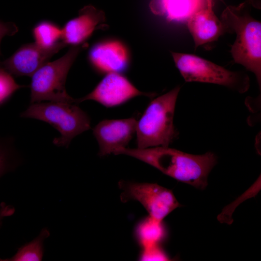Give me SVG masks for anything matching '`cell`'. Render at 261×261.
Wrapping results in <instances>:
<instances>
[{
  "mask_svg": "<svg viewBox=\"0 0 261 261\" xmlns=\"http://www.w3.org/2000/svg\"><path fill=\"white\" fill-rule=\"evenodd\" d=\"M114 154L136 158L166 175L200 189H204L207 186L209 174L217 163V157L212 152L193 155L169 146L124 147L117 150Z\"/></svg>",
  "mask_w": 261,
  "mask_h": 261,
  "instance_id": "1",
  "label": "cell"
},
{
  "mask_svg": "<svg viewBox=\"0 0 261 261\" xmlns=\"http://www.w3.org/2000/svg\"><path fill=\"white\" fill-rule=\"evenodd\" d=\"M251 7L250 0L228 6L220 19L225 33L236 35L230 50L233 61L254 73L261 89V22L252 15Z\"/></svg>",
  "mask_w": 261,
  "mask_h": 261,
  "instance_id": "2",
  "label": "cell"
},
{
  "mask_svg": "<svg viewBox=\"0 0 261 261\" xmlns=\"http://www.w3.org/2000/svg\"><path fill=\"white\" fill-rule=\"evenodd\" d=\"M180 86L153 100L137 121V148L169 146L177 138L174 124L175 107Z\"/></svg>",
  "mask_w": 261,
  "mask_h": 261,
  "instance_id": "3",
  "label": "cell"
},
{
  "mask_svg": "<svg viewBox=\"0 0 261 261\" xmlns=\"http://www.w3.org/2000/svg\"><path fill=\"white\" fill-rule=\"evenodd\" d=\"M78 104L76 99L72 102L31 103L20 116L50 124L60 134L53 140V143L58 146L67 147L73 138L90 129V118Z\"/></svg>",
  "mask_w": 261,
  "mask_h": 261,
  "instance_id": "4",
  "label": "cell"
},
{
  "mask_svg": "<svg viewBox=\"0 0 261 261\" xmlns=\"http://www.w3.org/2000/svg\"><path fill=\"white\" fill-rule=\"evenodd\" d=\"M87 44L72 46L62 57L48 62L31 77L30 103L48 101L72 102L76 99L67 92L65 83L68 72Z\"/></svg>",
  "mask_w": 261,
  "mask_h": 261,
  "instance_id": "5",
  "label": "cell"
},
{
  "mask_svg": "<svg viewBox=\"0 0 261 261\" xmlns=\"http://www.w3.org/2000/svg\"><path fill=\"white\" fill-rule=\"evenodd\" d=\"M176 68L187 82H197L218 85L239 93L250 87L248 75L241 71H232L199 56L172 52Z\"/></svg>",
  "mask_w": 261,
  "mask_h": 261,
  "instance_id": "6",
  "label": "cell"
},
{
  "mask_svg": "<svg viewBox=\"0 0 261 261\" xmlns=\"http://www.w3.org/2000/svg\"><path fill=\"white\" fill-rule=\"evenodd\" d=\"M123 196L138 201L150 217L161 221L180 206L171 190L155 183L127 184Z\"/></svg>",
  "mask_w": 261,
  "mask_h": 261,
  "instance_id": "7",
  "label": "cell"
},
{
  "mask_svg": "<svg viewBox=\"0 0 261 261\" xmlns=\"http://www.w3.org/2000/svg\"><path fill=\"white\" fill-rule=\"evenodd\" d=\"M139 96L152 97L154 94L140 91L121 73L113 72L106 74L91 92L76 100L79 103L92 100L106 107H113Z\"/></svg>",
  "mask_w": 261,
  "mask_h": 261,
  "instance_id": "8",
  "label": "cell"
},
{
  "mask_svg": "<svg viewBox=\"0 0 261 261\" xmlns=\"http://www.w3.org/2000/svg\"><path fill=\"white\" fill-rule=\"evenodd\" d=\"M137 122L134 117L100 122L93 130L99 145V155L114 154L117 150L126 147L136 132Z\"/></svg>",
  "mask_w": 261,
  "mask_h": 261,
  "instance_id": "9",
  "label": "cell"
},
{
  "mask_svg": "<svg viewBox=\"0 0 261 261\" xmlns=\"http://www.w3.org/2000/svg\"><path fill=\"white\" fill-rule=\"evenodd\" d=\"M66 46L62 44L53 49H45L35 43L26 44L3 61L0 66L12 75L31 76L48 62L53 55Z\"/></svg>",
  "mask_w": 261,
  "mask_h": 261,
  "instance_id": "10",
  "label": "cell"
},
{
  "mask_svg": "<svg viewBox=\"0 0 261 261\" xmlns=\"http://www.w3.org/2000/svg\"><path fill=\"white\" fill-rule=\"evenodd\" d=\"M88 59L97 72L106 74L126 71L130 60L125 45L116 40L101 41L93 45L88 52Z\"/></svg>",
  "mask_w": 261,
  "mask_h": 261,
  "instance_id": "11",
  "label": "cell"
},
{
  "mask_svg": "<svg viewBox=\"0 0 261 261\" xmlns=\"http://www.w3.org/2000/svg\"><path fill=\"white\" fill-rule=\"evenodd\" d=\"M105 14L92 5L81 9L77 16L68 21L61 28V41L72 46L85 44L93 32L105 26Z\"/></svg>",
  "mask_w": 261,
  "mask_h": 261,
  "instance_id": "12",
  "label": "cell"
},
{
  "mask_svg": "<svg viewBox=\"0 0 261 261\" xmlns=\"http://www.w3.org/2000/svg\"><path fill=\"white\" fill-rule=\"evenodd\" d=\"M188 29L192 36L194 49L214 42L225 34L222 23L212 7L199 11L187 20Z\"/></svg>",
  "mask_w": 261,
  "mask_h": 261,
  "instance_id": "13",
  "label": "cell"
},
{
  "mask_svg": "<svg viewBox=\"0 0 261 261\" xmlns=\"http://www.w3.org/2000/svg\"><path fill=\"white\" fill-rule=\"evenodd\" d=\"M151 11L170 21L187 20L196 12L208 7L207 0H151Z\"/></svg>",
  "mask_w": 261,
  "mask_h": 261,
  "instance_id": "14",
  "label": "cell"
},
{
  "mask_svg": "<svg viewBox=\"0 0 261 261\" xmlns=\"http://www.w3.org/2000/svg\"><path fill=\"white\" fill-rule=\"evenodd\" d=\"M32 34L34 43L45 49L65 44L61 41V28L50 21L45 20L37 24L32 29Z\"/></svg>",
  "mask_w": 261,
  "mask_h": 261,
  "instance_id": "15",
  "label": "cell"
},
{
  "mask_svg": "<svg viewBox=\"0 0 261 261\" xmlns=\"http://www.w3.org/2000/svg\"><path fill=\"white\" fill-rule=\"evenodd\" d=\"M137 235L143 248L158 245L165 234L162 221L150 216L138 226Z\"/></svg>",
  "mask_w": 261,
  "mask_h": 261,
  "instance_id": "16",
  "label": "cell"
},
{
  "mask_svg": "<svg viewBox=\"0 0 261 261\" xmlns=\"http://www.w3.org/2000/svg\"><path fill=\"white\" fill-rule=\"evenodd\" d=\"M49 234L48 230L44 229L37 238L20 247L13 257L0 259V261H42L44 253L43 242Z\"/></svg>",
  "mask_w": 261,
  "mask_h": 261,
  "instance_id": "17",
  "label": "cell"
},
{
  "mask_svg": "<svg viewBox=\"0 0 261 261\" xmlns=\"http://www.w3.org/2000/svg\"><path fill=\"white\" fill-rule=\"evenodd\" d=\"M14 143L13 138L0 136V177L15 166Z\"/></svg>",
  "mask_w": 261,
  "mask_h": 261,
  "instance_id": "18",
  "label": "cell"
},
{
  "mask_svg": "<svg viewBox=\"0 0 261 261\" xmlns=\"http://www.w3.org/2000/svg\"><path fill=\"white\" fill-rule=\"evenodd\" d=\"M25 87L16 83L12 75L0 66V105L19 89Z\"/></svg>",
  "mask_w": 261,
  "mask_h": 261,
  "instance_id": "19",
  "label": "cell"
},
{
  "mask_svg": "<svg viewBox=\"0 0 261 261\" xmlns=\"http://www.w3.org/2000/svg\"><path fill=\"white\" fill-rule=\"evenodd\" d=\"M141 261H168L169 258L158 245L143 248Z\"/></svg>",
  "mask_w": 261,
  "mask_h": 261,
  "instance_id": "20",
  "label": "cell"
},
{
  "mask_svg": "<svg viewBox=\"0 0 261 261\" xmlns=\"http://www.w3.org/2000/svg\"><path fill=\"white\" fill-rule=\"evenodd\" d=\"M17 26L13 22H3L0 20V44L2 38L11 36L18 31Z\"/></svg>",
  "mask_w": 261,
  "mask_h": 261,
  "instance_id": "21",
  "label": "cell"
},
{
  "mask_svg": "<svg viewBox=\"0 0 261 261\" xmlns=\"http://www.w3.org/2000/svg\"><path fill=\"white\" fill-rule=\"evenodd\" d=\"M14 212V209L10 205L2 203L0 204V226L3 218L12 215Z\"/></svg>",
  "mask_w": 261,
  "mask_h": 261,
  "instance_id": "22",
  "label": "cell"
},
{
  "mask_svg": "<svg viewBox=\"0 0 261 261\" xmlns=\"http://www.w3.org/2000/svg\"><path fill=\"white\" fill-rule=\"evenodd\" d=\"M215 0H219L222 2H223V0H207L208 7H213V2Z\"/></svg>",
  "mask_w": 261,
  "mask_h": 261,
  "instance_id": "23",
  "label": "cell"
}]
</instances>
